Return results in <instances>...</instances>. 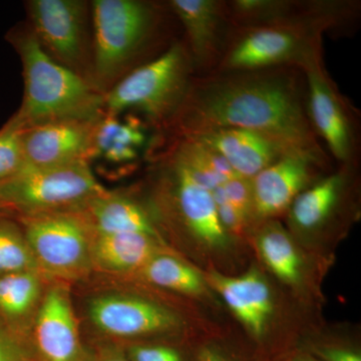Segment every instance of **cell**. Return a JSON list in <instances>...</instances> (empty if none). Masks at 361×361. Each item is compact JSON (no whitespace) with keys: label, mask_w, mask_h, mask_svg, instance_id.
Here are the masks:
<instances>
[{"label":"cell","mask_w":361,"mask_h":361,"mask_svg":"<svg viewBox=\"0 0 361 361\" xmlns=\"http://www.w3.org/2000/svg\"><path fill=\"white\" fill-rule=\"evenodd\" d=\"M351 170V166H341L338 172L318 180L301 192L289 207L291 224L306 232L327 224L344 200Z\"/></svg>","instance_id":"44dd1931"},{"label":"cell","mask_w":361,"mask_h":361,"mask_svg":"<svg viewBox=\"0 0 361 361\" xmlns=\"http://www.w3.org/2000/svg\"><path fill=\"white\" fill-rule=\"evenodd\" d=\"M295 361H313V360H298Z\"/></svg>","instance_id":"d590c367"},{"label":"cell","mask_w":361,"mask_h":361,"mask_svg":"<svg viewBox=\"0 0 361 361\" xmlns=\"http://www.w3.org/2000/svg\"><path fill=\"white\" fill-rule=\"evenodd\" d=\"M161 158L169 202L178 219L201 243L212 248L225 246L228 234L221 225L212 192L166 154Z\"/></svg>","instance_id":"30bf717a"},{"label":"cell","mask_w":361,"mask_h":361,"mask_svg":"<svg viewBox=\"0 0 361 361\" xmlns=\"http://www.w3.org/2000/svg\"><path fill=\"white\" fill-rule=\"evenodd\" d=\"M296 68L213 71L193 78L169 127L176 137L216 128L257 133L290 152L326 160L306 106L305 78Z\"/></svg>","instance_id":"6da1fadb"},{"label":"cell","mask_w":361,"mask_h":361,"mask_svg":"<svg viewBox=\"0 0 361 361\" xmlns=\"http://www.w3.org/2000/svg\"><path fill=\"white\" fill-rule=\"evenodd\" d=\"M90 322L102 334L133 338L178 329V316L160 304L123 294L94 297L87 306Z\"/></svg>","instance_id":"8fae6325"},{"label":"cell","mask_w":361,"mask_h":361,"mask_svg":"<svg viewBox=\"0 0 361 361\" xmlns=\"http://www.w3.org/2000/svg\"><path fill=\"white\" fill-rule=\"evenodd\" d=\"M20 219L40 273L61 280H77L94 268V233L80 211H59Z\"/></svg>","instance_id":"52a82bcc"},{"label":"cell","mask_w":361,"mask_h":361,"mask_svg":"<svg viewBox=\"0 0 361 361\" xmlns=\"http://www.w3.org/2000/svg\"><path fill=\"white\" fill-rule=\"evenodd\" d=\"M324 163L310 154L290 152L252 178L254 219L268 220L288 211L296 197L312 185L315 168Z\"/></svg>","instance_id":"4fadbf2b"},{"label":"cell","mask_w":361,"mask_h":361,"mask_svg":"<svg viewBox=\"0 0 361 361\" xmlns=\"http://www.w3.org/2000/svg\"><path fill=\"white\" fill-rule=\"evenodd\" d=\"M199 361H227V360L214 349L204 348L199 355Z\"/></svg>","instance_id":"836d02e7"},{"label":"cell","mask_w":361,"mask_h":361,"mask_svg":"<svg viewBox=\"0 0 361 361\" xmlns=\"http://www.w3.org/2000/svg\"><path fill=\"white\" fill-rule=\"evenodd\" d=\"M316 353L324 361H361L360 353L348 348H322Z\"/></svg>","instance_id":"d6a6232c"},{"label":"cell","mask_w":361,"mask_h":361,"mask_svg":"<svg viewBox=\"0 0 361 361\" xmlns=\"http://www.w3.org/2000/svg\"><path fill=\"white\" fill-rule=\"evenodd\" d=\"M6 39L23 65V102L6 123L23 130L56 121H97L106 114L104 94L90 80L44 51L30 25L14 27Z\"/></svg>","instance_id":"7a4b0ae2"},{"label":"cell","mask_w":361,"mask_h":361,"mask_svg":"<svg viewBox=\"0 0 361 361\" xmlns=\"http://www.w3.org/2000/svg\"><path fill=\"white\" fill-rule=\"evenodd\" d=\"M26 9L30 27L44 51L92 84L90 4L82 0H30Z\"/></svg>","instance_id":"ba28073f"},{"label":"cell","mask_w":361,"mask_h":361,"mask_svg":"<svg viewBox=\"0 0 361 361\" xmlns=\"http://www.w3.org/2000/svg\"><path fill=\"white\" fill-rule=\"evenodd\" d=\"M146 142L147 134L139 120L120 121L104 114L94 127L92 159L102 157L113 164L130 163L139 158Z\"/></svg>","instance_id":"7402d4cb"},{"label":"cell","mask_w":361,"mask_h":361,"mask_svg":"<svg viewBox=\"0 0 361 361\" xmlns=\"http://www.w3.org/2000/svg\"><path fill=\"white\" fill-rule=\"evenodd\" d=\"M161 238L142 233L94 235L92 267L123 274L141 270L157 254L164 252Z\"/></svg>","instance_id":"ffe728a7"},{"label":"cell","mask_w":361,"mask_h":361,"mask_svg":"<svg viewBox=\"0 0 361 361\" xmlns=\"http://www.w3.org/2000/svg\"><path fill=\"white\" fill-rule=\"evenodd\" d=\"M25 271H39L23 227L0 213V277Z\"/></svg>","instance_id":"4316f807"},{"label":"cell","mask_w":361,"mask_h":361,"mask_svg":"<svg viewBox=\"0 0 361 361\" xmlns=\"http://www.w3.org/2000/svg\"><path fill=\"white\" fill-rule=\"evenodd\" d=\"M184 135L217 152L245 179L251 180L280 157L290 153L264 135L239 128H216Z\"/></svg>","instance_id":"e0dca14e"},{"label":"cell","mask_w":361,"mask_h":361,"mask_svg":"<svg viewBox=\"0 0 361 361\" xmlns=\"http://www.w3.org/2000/svg\"><path fill=\"white\" fill-rule=\"evenodd\" d=\"M99 361H130L129 358L123 357V355L116 353H106L99 358Z\"/></svg>","instance_id":"e575fe53"},{"label":"cell","mask_w":361,"mask_h":361,"mask_svg":"<svg viewBox=\"0 0 361 361\" xmlns=\"http://www.w3.org/2000/svg\"><path fill=\"white\" fill-rule=\"evenodd\" d=\"M324 26L310 21L232 27L217 68L246 71L277 68L304 70L322 59Z\"/></svg>","instance_id":"5b68a950"},{"label":"cell","mask_w":361,"mask_h":361,"mask_svg":"<svg viewBox=\"0 0 361 361\" xmlns=\"http://www.w3.org/2000/svg\"><path fill=\"white\" fill-rule=\"evenodd\" d=\"M226 6L234 28L310 21L330 30L357 13L356 2L327 0H232Z\"/></svg>","instance_id":"7c38bea8"},{"label":"cell","mask_w":361,"mask_h":361,"mask_svg":"<svg viewBox=\"0 0 361 361\" xmlns=\"http://www.w3.org/2000/svg\"><path fill=\"white\" fill-rule=\"evenodd\" d=\"M257 248L266 266L286 283H296L300 279L301 259L293 241L282 226L267 223L257 236Z\"/></svg>","instance_id":"d4e9b609"},{"label":"cell","mask_w":361,"mask_h":361,"mask_svg":"<svg viewBox=\"0 0 361 361\" xmlns=\"http://www.w3.org/2000/svg\"><path fill=\"white\" fill-rule=\"evenodd\" d=\"M63 120L21 132L25 167L49 168L89 161L97 121Z\"/></svg>","instance_id":"5bb4252c"},{"label":"cell","mask_w":361,"mask_h":361,"mask_svg":"<svg viewBox=\"0 0 361 361\" xmlns=\"http://www.w3.org/2000/svg\"><path fill=\"white\" fill-rule=\"evenodd\" d=\"M35 338L44 361H89L66 287L54 285L42 296L35 313Z\"/></svg>","instance_id":"2e32d148"},{"label":"cell","mask_w":361,"mask_h":361,"mask_svg":"<svg viewBox=\"0 0 361 361\" xmlns=\"http://www.w3.org/2000/svg\"><path fill=\"white\" fill-rule=\"evenodd\" d=\"M165 154L186 169L197 183L211 192L227 180L239 177L217 152L190 137H176Z\"/></svg>","instance_id":"cb8c5ba5"},{"label":"cell","mask_w":361,"mask_h":361,"mask_svg":"<svg viewBox=\"0 0 361 361\" xmlns=\"http://www.w3.org/2000/svg\"><path fill=\"white\" fill-rule=\"evenodd\" d=\"M194 70L186 44L175 42L116 82L104 94V111L116 116L137 111L156 125L168 126L187 96Z\"/></svg>","instance_id":"277c9868"},{"label":"cell","mask_w":361,"mask_h":361,"mask_svg":"<svg viewBox=\"0 0 361 361\" xmlns=\"http://www.w3.org/2000/svg\"><path fill=\"white\" fill-rule=\"evenodd\" d=\"M130 361H182L175 349L166 346H134L130 348Z\"/></svg>","instance_id":"1f68e13d"},{"label":"cell","mask_w":361,"mask_h":361,"mask_svg":"<svg viewBox=\"0 0 361 361\" xmlns=\"http://www.w3.org/2000/svg\"><path fill=\"white\" fill-rule=\"evenodd\" d=\"M149 283L187 295H203L207 289L201 275L174 256L165 252L154 256L137 271Z\"/></svg>","instance_id":"484cf974"},{"label":"cell","mask_w":361,"mask_h":361,"mask_svg":"<svg viewBox=\"0 0 361 361\" xmlns=\"http://www.w3.org/2000/svg\"><path fill=\"white\" fill-rule=\"evenodd\" d=\"M225 196L248 222L254 219L251 180L237 177L221 185Z\"/></svg>","instance_id":"f1b7e54d"},{"label":"cell","mask_w":361,"mask_h":361,"mask_svg":"<svg viewBox=\"0 0 361 361\" xmlns=\"http://www.w3.org/2000/svg\"><path fill=\"white\" fill-rule=\"evenodd\" d=\"M25 167L21 132L4 123L0 129V180L13 177Z\"/></svg>","instance_id":"83f0119b"},{"label":"cell","mask_w":361,"mask_h":361,"mask_svg":"<svg viewBox=\"0 0 361 361\" xmlns=\"http://www.w3.org/2000/svg\"><path fill=\"white\" fill-rule=\"evenodd\" d=\"M156 6L141 0H94L92 84L109 90L129 73L130 66L148 47L160 23Z\"/></svg>","instance_id":"3957f363"},{"label":"cell","mask_w":361,"mask_h":361,"mask_svg":"<svg viewBox=\"0 0 361 361\" xmlns=\"http://www.w3.org/2000/svg\"><path fill=\"white\" fill-rule=\"evenodd\" d=\"M104 191L89 161L59 167H25L0 180V213L18 214L20 218L80 210Z\"/></svg>","instance_id":"8992f818"},{"label":"cell","mask_w":361,"mask_h":361,"mask_svg":"<svg viewBox=\"0 0 361 361\" xmlns=\"http://www.w3.org/2000/svg\"><path fill=\"white\" fill-rule=\"evenodd\" d=\"M207 279L254 336L264 334L273 311L272 294L257 270L252 269L238 277L225 276L212 271Z\"/></svg>","instance_id":"ac0fdd59"},{"label":"cell","mask_w":361,"mask_h":361,"mask_svg":"<svg viewBox=\"0 0 361 361\" xmlns=\"http://www.w3.org/2000/svg\"><path fill=\"white\" fill-rule=\"evenodd\" d=\"M303 71L308 118L316 135L326 142L341 166L353 167L358 158L357 121L348 102L342 97L323 65L313 61Z\"/></svg>","instance_id":"9c48e42d"},{"label":"cell","mask_w":361,"mask_h":361,"mask_svg":"<svg viewBox=\"0 0 361 361\" xmlns=\"http://www.w3.org/2000/svg\"><path fill=\"white\" fill-rule=\"evenodd\" d=\"M0 361H32L20 334L0 320Z\"/></svg>","instance_id":"4dcf8cb0"},{"label":"cell","mask_w":361,"mask_h":361,"mask_svg":"<svg viewBox=\"0 0 361 361\" xmlns=\"http://www.w3.org/2000/svg\"><path fill=\"white\" fill-rule=\"evenodd\" d=\"M42 273L25 271L0 277V320L21 336L23 324L42 299Z\"/></svg>","instance_id":"603a6c76"},{"label":"cell","mask_w":361,"mask_h":361,"mask_svg":"<svg viewBox=\"0 0 361 361\" xmlns=\"http://www.w3.org/2000/svg\"><path fill=\"white\" fill-rule=\"evenodd\" d=\"M168 6L184 26L195 70L213 73L232 30L226 1L171 0Z\"/></svg>","instance_id":"9a60e30c"},{"label":"cell","mask_w":361,"mask_h":361,"mask_svg":"<svg viewBox=\"0 0 361 361\" xmlns=\"http://www.w3.org/2000/svg\"><path fill=\"white\" fill-rule=\"evenodd\" d=\"M214 201H215L216 209H217L218 217L221 225L224 228L226 233L231 234H240L245 230L246 226L249 224L248 221L239 213V211L230 203L227 197L225 196L222 188H216L212 191Z\"/></svg>","instance_id":"f546056e"},{"label":"cell","mask_w":361,"mask_h":361,"mask_svg":"<svg viewBox=\"0 0 361 361\" xmlns=\"http://www.w3.org/2000/svg\"><path fill=\"white\" fill-rule=\"evenodd\" d=\"M94 235L142 233L161 238L148 211L123 195L104 193L94 197L80 209Z\"/></svg>","instance_id":"d6986e66"}]
</instances>
